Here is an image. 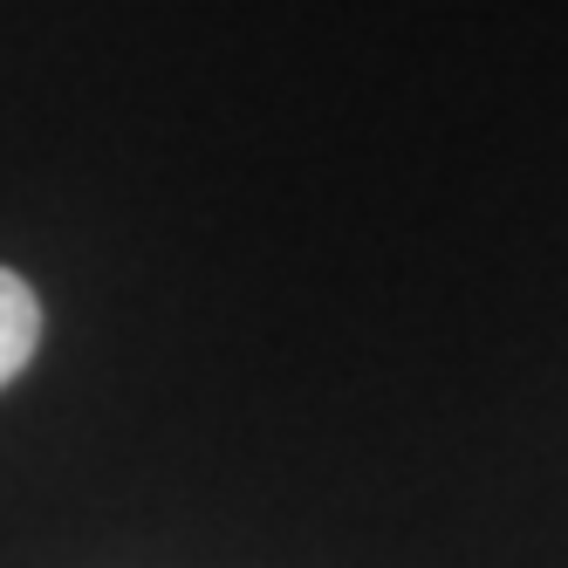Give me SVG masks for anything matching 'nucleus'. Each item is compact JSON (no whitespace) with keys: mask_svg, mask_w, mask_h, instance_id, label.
<instances>
[{"mask_svg":"<svg viewBox=\"0 0 568 568\" xmlns=\"http://www.w3.org/2000/svg\"><path fill=\"white\" fill-rule=\"evenodd\" d=\"M34 343H42V302L14 267H0V390L28 371Z\"/></svg>","mask_w":568,"mask_h":568,"instance_id":"obj_1","label":"nucleus"}]
</instances>
